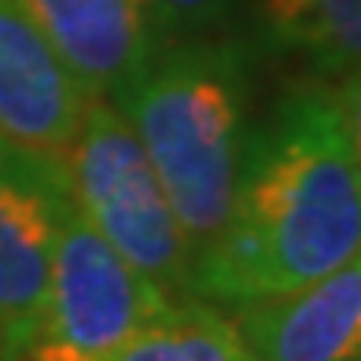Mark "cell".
<instances>
[{"label":"cell","mask_w":361,"mask_h":361,"mask_svg":"<svg viewBox=\"0 0 361 361\" xmlns=\"http://www.w3.org/2000/svg\"><path fill=\"white\" fill-rule=\"evenodd\" d=\"M255 361H361V251L288 295L233 306Z\"/></svg>","instance_id":"cell-8"},{"label":"cell","mask_w":361,"mask_h":361,"mask_svg":"<svg viewBox=\"0 0 361 361\" xmlns=\"http://www.w3.org/2000/svg\"><path fill=\"white\" fill-rule=\"evenodd\" d=\"M89 100L30 11L19 0H0V137L63 162Z\"/></svg>","instance_id":"cell-7"},{"label":"cell","mask_w":361,"mask_h":361,"mask_svg":"<svg viewBox=\"0 0 361 361\" xmlns=\"http://www.w3.org/2000/svg\"><path fill=\"white\" fill-rule=\"evenodd\" d=\"M63 170L74 203L96 233L173 302L192 299L195 251L133 126L114 104L89 100L78 137L63 155Z\"/></svg>","instance_id":"cell-3"},{"label":"cell","mask_w":361,"mask_h":361,"mask_svg":"<svg viewBox=\"0 0 361 361\" xmlns=\"http://www.w3.org/2000/svg\"><path fill=\"white\" fill-rule=\"evenodd\" d=\"M262 41L321 74L361 63V0H251Z\"/></svg>","instance_id":"cell-9"},{"label":"cell","mask_w":361,"mask_h":361,"mask_svg":"<svg viewBox=\"0 0 361 361\" xmlns=\"http://www.w3.org/2000/svg\"><path fill=\"white\" fill-rule=\"evenodd\" d=\"M251 67L236 41L162 44L114 107L133 126L173 214L200 255L225 228L247 147Z\"/></svg>","instance_id":"cell-2"},{"label":"cell","mask_w":361,"mask_h":361,"mask_svg":"<svg viewBox=\"0 0 361 361\" xmlns=\"http://www.w3.org/2000/svg\"><path fill=\"white\" fill-rule=\"evenodd\" d=\"M336 104L343 111V122H347L350 144H354V152L361 159V63L343 74V85L336 89Z\"/></svg>","instance_id":"cell-12"},{"label":"cell","mask_w":361,"mask_h":361,"mask_svg":"<svg viewBox=\"0 0 361 361\" xmlns=\"http://www.w3.org/2000/svg\"><path fill=\"white\" fill-rule=\"evenodd\" d=\"M361 251V159L336 92L295 85L247 133L233 210L192 262V299L243 306L288 295Z\"/></svg>","instance_id":"cell-1"},{"label":"cell","mask_w":361,"mask_h":361,"mask_svg":"<svg viewBox=\"0 0 361 361\" xmlns=\"http://www.w3.org/2000/svg\"><path fill=\"white\" fill-rule=\"evenodd\" d=\"M233 0H155L166 30H203L228 11Z\"/></svg>","instance_id":"cell-11"},{"label":"cell","mask_w":361,"mask_h":361,"mask_svg":"<svg viewBox=\"0 0 361 361\" xmlns=\"http://www.w3.org/2000/svg\"><path fill=\"white\" fill-rule=\"evenodd\" d=\"M0 361H4V357H0Z\"/></svg>","instance_id":"cell-13"},{"label":"cell","mask_w":361,"mask_h":361,"mask_svg":"<svg viewBox=\"0 0 361 361\" xmlns=\"http://www.w3.org/2000/svg\"><path fill=\"white\" fill-rule=\"evenodd\" d=\"M111 361H255L233 317L200 299H177Z\"/></svg>","instance_id":"cell-10"},{"label":"cell","mask_w":361,"mask_h":361,"mask_svg":"<svg viewBox=\"0 0 361 361\" xmlns=\"http://www.w3.org/2000/svg\"><path fill=\"white\" fill-rule=\"evenodd\" d=\"M92 100L114 104L147 71L170 30L155 0H19Z\"/></svg>","instance_id":"cell-6"},{"label":"cell","mask_w":361,"mask_h":361,"mask_svg":"<svg viewBox=\"0 0 361 361\" xmlns=\"http://www.w3.org/2000/svg\"><path fill=\"white\" fill-rule=\"evenodd\" d=\"M170 302L89 225L67 188L56 203L41 336L23 361H111Z\"/></svg>","instance_id":"cell-4"},{"label":"cell","mask_w":361,"mask_h":361,"mask_svg":"<svg viewBox=\"0 0 361 361\" xmlns=\"http://www.w3.org/2000/svg\"><path fill=\"white\" fill-rule=\"evenodd\" d=\"M56 159L0 137V357L23 361L41 336L52 262L56 203L67 192Z\"/></svg>","instance_id":"cell-5"}]
</instances>
